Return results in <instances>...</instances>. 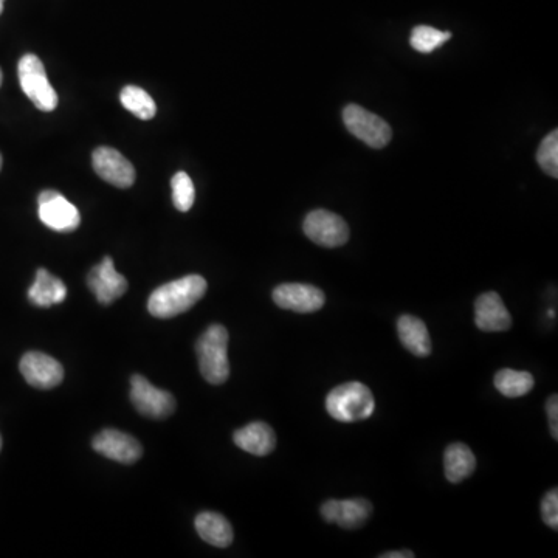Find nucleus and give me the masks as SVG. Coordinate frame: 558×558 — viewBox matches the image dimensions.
I'll use <instances>...</instances> for the list:
<instances>
[{
	"instance_id": "1",
	"label": "nucleus",
	"mask_w": 558,
	"mask_h": 558,
	"mask_svg": "<svg viewBox=\"0 0 558 558\" xmlns=\"http://www.w3.org/2000/svg\"><path fill=\"white\" fill-rule=\"evenodd\" d=\"M208 284L200 275H188L155 289L148 301L149 314L173 318L196 306L207 293Z\"/></svg>"
},
{
	"instance_id": "18",
	"label": "nucleus",
	"mask_w": 558,
	"mask_h": 558,
	"mask_svg": "<svg viewBox=\"0 0 558 558\" xmlns=\"http://www.w3.org/2000/svg\"><path fill=\"white\" fill-rule=\"evenodd\" d=\"M28 298L38 307L61 304L67 298V287L58 276L52 275L45 269H39L36 272L35 283L28 290Z\"/></svg>"
},
{
	"instance_id": "30",
	"label": "nucleus",
	"mask_w": 558,
	"mask_h": 558,
	"mask_svg": "<svg viewBox=\"0 0 558 558\" xmlns=\"http://www.w3.org/2000/svg\"><path fill=\"white\" fill-rule=\"evenodd\" d=\"M0 169H2V155H0Z\"/></svg>"
},
{
	"instance_id": "11",
	"label": "nucleus",
	"mask_w": 558,
	"mask_h": 558,
	"mask_svg": "<svg viewBox=\"0 0 558 558\" xmlns=\"http://www.w3.org/2000/svg\"><path fill=\"white\" fill-rule=\"evenodd\" d=\"M19 368L28 385L38 390H52L64 379L61 363L44 352H27Z\"/></svg>"
},
{
	"instance_id": "25",
	"label": "nucleus",
	"mask_w": 558,
	"mask_h": 558,
	"mask_svg": "<svg viewBox=\"0 0 558 558\" xmlns=\"http://www.w3.org/2000/svg\"><path fill=\"white\" fill-rule=\"evenodd\" d=\"M537 162L548 176L558 177V131H552L541 142L537 152Z\"/></svg>"
},
{
	"instance_id": "17",
	"label": "nucleus",
	"mask_w": 558,
	"mask_h": 558,
	"mask_svg": "<svg viewBox=\"0 0 558 558\" xmlns=\"http://www.w3.org/2000/svg\"><path fill=\"white\" fill-rule=\"evenodd\" d=\"M400 343L416 357H427L431 354V338L427 326L421 318L413 315H402L397 321Z\"/></svg>"
},
{
	"instance_id": "29",
	"label": "nucleus",
	"mask_w": 558,
	"mask_h": 558,
	"mask_svg": "<svg viewBox=\"0 0 558 558\" xmlns=\"http://www.w3.org/2000/svg\"><path fill=\"white\" fill-rule=\"evenodd\" d=\"M4 4L5 0H0V14H2V11H4Z\"/></svg>"
},
{
	"instance_id": "7",
	"label": "nucleus",
	"mask_w": 558,
	"mask_h": 558,
	"mask_svg": "<svg viewBox=\"0 0 558 558\" xmlns=\"http://www.w3.org/2000/svg\"><path fill=\"white\" fill-rule=\"evenodd\" d=\"M38 204L39 219L52 230L70 233L80 227V211L58 191H42L38 197Z\"/></svg>"
},
{
	"instance_id": "14",
	"label": "nucleus",
	"mask_w": 558,
	"mask_h": 558,
	"mask_svg": "<svg viewBox=\"0 0 558 558\" xmlns=\"http://www.w3.org/2000/svg\"><path fill=\"white\" fill-rule=\"evenodd\" d=\"M321 517L328 523L337 524L343 529H359L372 514L368 500H329L321 506Z\"/></svg>"
},
{
	"instance_id": "20",
	"label": "nucleus",
	"mask_w": 558,
	"mask_h": 558,
	"mask_svg": "<svg viewBox=\"0 0 558 558\" xmlns=\"http://www.w3.org/2000/svg\"><path fill=\"white\" fill-rule=\"evenodd\" d=\"M445 476L453 484L469 478L476 469V458L472 450L462 442L448 445L444 455Z\"/></svg>"
},
{
	"instance_id": "19",
	"label": "nucleus",
	"mask_w": 558,
	"mask_h": 558,
	"mask_svg": "<svg viewBox=\"0 0 558 558\" xmlns=\"http://www.w3.org/2000/svg\"><path fill=\"white\" fill-rule=\"evenodd\" d=\"M196 531L202 540L216 548H228L233 543V527L227 518L216 512H202L196 518Z\"/></svg>"
},
{
	"instance_id": "28",
	"label": "nucleus",
	"mask_w": 558,
	"mask_h": 558,
	"mask_svg": "<svg viewBox=\"0 0 558 558\" xmlns=\"http://www.w3.org/2000/svg\"><path fill=\"white\" fill-rule=\"evenodd\" d=\"M414 554L411 551H394L386 552V554L380 555V558H413Z\"/></svg>"
},
{
	"instance_id": "32",
	"label": "nucleus",
	"mask_w": 558,
	"mask_h": 558,
	"mask_svg": "<svg viewBox=\"0 0 558 558\" xmlns=\"http://www.w3.org/2000/svg\"><path fill=\"white\" fill-rule=\"evenodd\" d=\"M0 84H2V72H0Z\"/></svg>"
},
{
	"instance_id": "24",
	"label": "nucleus",
	"mask_w": 558,
	"mask_h": 558,
	"mask_svg": "<svg viewBox=\"0 0 558 558\" xmlns=\"http://www.w3.org/2000/svg\"><path fill=\"white\" fill-rule=\"evenodd\" d=\"M171 186H173L174 207L182 211V213L190 211L193 208L194 199H196V190H194V183L191 177L180 171L171 180Z\"/></svg>"
},
{
	"instance_id": "5",
	"label": "nucleus",
	"mask_w": 558,
	"mask_h": 558,
	"mask_svg": "<svg viewBox=\"0 0 558 558\" xmlns=\"http://www.w3.org/2000/svg\"><path fill=\"white\" fill-rule=\"evenodd\" d=\"M343 120H345L348 131L371 148H385L393 137L390 124L379 115L366 111L365 107L359 106V104L346 106L343 111Z\"/></svg>"
},
{
	"instance_id": "13",
	"label": "nucleus",
	"mask_w": 558,
	"mask_h": 558,
	"mask_svg": "<svg viewBox=\"0 0 558 558\" xmlns=\"http://www.w3.org/2000/svg\"><path fill=\"white\" fill-rule=\"evenodd\" d=\"M87 284L90 290L95 293L98 303L107 304L114 303L118 298L123 297L128 290V281L121 273L115 269L114 261L111 256H106L98 266L90 270L87 276Z\"/></svg>"
},
{
	"instance_id": "6",
	"label": "nucleus",
	"mask_w": 558,
	"mask_h": 558,
	"mask_svg": "<svg viewBox=\"0 0 558 558\" xmlns=\"http://www.w3.org/2000/svg\"><path fill=\"white\" fill-rule=\"evenodd\" d=\"M303 230L310 241L323 247H341L349 239L345 219L328 210L310 211L304 219Z\"/></svg>"
},
{
	"instance_id": "9",
	"label": "nucleus",
	"mask_w": 558,
	"mask_h": 558,
	"mask_svg": "<svg viewBox=\"0 0 558 558\" xmlns=\"http://www.w3.org/2000/svg\"><path fill=\"white\" fill-rule=\"evenodd\" d=\"M273 301L281 309L297 314H314L326 303L323 290L310 284H281L273 290Z\"/></svg>"
},
{
	"instance_id": "23",
	"label": "nucleus",
	"mask_w": 558,
	"mask_h": 558,
	"mask_svg": "<svg viewBox=\"0 0 558 558\" xmlns=\"http://www.w3.org/2000/svg\"><path fill=\"white\" fill-rule=\"evenodd\" d=\"M452 33L450 31L436 30V28L428 27V25H419L411 31L410 44L416 52L428 53L439 49L445 42L450 41Z\"/></svg>"
},
{
	"instance_id": "12",
	"label": "nucleus",
	"mask_w": 558,
	"mask_h": 558,
	"mask_svg": "<svg viewBox=\"0 0 558 558\" xmlns=\"http://www.w3.org/2000/svg\"><path fill=\"white\" fill-rule=\"evenodd\" d=\"M92 160L95 173L111 185L117 188H129L134 185V166L117 149L107 148V146L95 149Z\"/></svg>"
},
{
	"instance_id": "2",
	"label": "nucleus",
	"mask_w": 558,
	"mask_h": 558,
	"mask_svg": "<svg viewBox=\"0 0 558 558\" xmlns=\"http://www.w3.org/2000/svg\"><path fill=\"white\" fill-rule=\"evenodd\" d=\"M197 360L200 374L211 385H222L230 377L228 362V331L221 324H213L197 340Z\"/></svg>"
},
{
	"instance_id": "27",
	"label": "nucleus",
	"mask_w": 558,
	"mask_h": 558,
	"mask_svg": "<svg viewBox=\"0 0 558 558\" xmlns=\"http://www.w3.org/2000/svg\"><path fill=\"white\" fill-rule=\"evenodd\" d=\"M548 411L549 427H551L552 438L558 439V397L557 394L549 397L546 403Z\"/></svg>"
},
{
	"instance_id": "31",
	"label": "nucleus",
	"mask_w": 558,
	"mask_h": 558,
	"mask_svg": "<svg viewBox=\"0 0 558 558\" xmlns=\"http://www.w3.org/2000/svg\"><path fill=\"white\" fill-rule=\"evenodd\" d=\"M0 450H2V438H0Z\"/></svg>"
},
{
	"instance_id": "22",
	"label": "nucleus",
	"mask_w": 558,
	"mask_h": 558,
	"mask_svg": "<svg viewBox=\"0 0 558 558\" xmlns=\"http://www.w3.org/2000/svg\"><path fill=\"white\" fill-rule=\"evenodd\" d=\"M120 101L124 109H128L131 114H134L140 120H151L157 112V107H155L151 95L137 86L124 87L120 93Z\"/></svg>"
},
{
	"instance_id": "26",
	"label": "nucleus",
	"mask_w": 558,
	"mask_h": 558,
	"mask_svg": "<svg viewBox=\"0 0 558 558\" xmlns=\"http://www.w3.org/2000/svg\"><path fill=\"white\" fill-rule=\"evenodd\" d=\"M541 518L552 527L554 531L558 529V492L557 489L549 490L545 498L541 501Z\"/></svg>"
},
{
	"instance_id": "16",
	"label": "nucleus",
	"mask_w": 558,
	"mask_h": 558,
	"mask_svg": "<svg viewBox=\"0 0 558 558\" xmlns=\"http://www.w3.org/2000/svg\"><path fill=\"white\" fill-rule=\"evenodd\" d=\"M233 441L250 455L267 456L275 450L276 434L270 425L264 422H253L235 431Z\"/></svg>"
},
{
	"instance_id": "10",
	"label": "nucleus",
	"mask_w": 558,
	"mask_h": 558,
	"mask_svg": "<svg viewBox=\"0 0 558 558\" xmlns=\"http://www.w3.org/2000/svg\"><path fill=\"white\" fill-rule=\"evenodd\" d=\"M92 447L100 455L126 465L134 464L143 455L142 445L134 436L114 428H107L98 433L93 438Z\"/></svg>"
},
{
	"instance_id": "15",
	"label": "nucleus",
	"mask_w": 558,
	"mask_h": 558,
	"mask_svg": "<svg viewBox=\"0 0 558 558\" xmlns=\"http://www.w3.org/2000/svg\"><path fill=\"white\" fill-rule=\"evenodd\" d=\"M475 324L483 332H504L512 326V315L496 292L479 295L475 303Z\"/></svg>"
},
{
	"instance_id": "8",
	"label": "nucleus",
	"mask_w": 558,
	"mask_h": 558,
	"mask_svg": "<svg viewBox=\"0 0 558 558\" xmlns=\"http://www.w3.org/2000/svg\"><path fill=\"white\" fill-rule=\"evenodd\" d=\"M131 400L138 413L151 419H166L176 410L173 394L155 388L143 376H132Z\"/></svg>"
},
{
	"instance_id": "3",
	"label": "nucleus",
	"mask_w": 558,
	"mask_h": 558,
	"mask_svg": "<svg viewBox=\"0 0 558 558\" xmlns=\"http://www.w3.org/2000/svg\"><path fill=\"white\" fill-rule=\"evenodd\" d=\"M326 410L335 421H365L376 410V400L368 386L360 382H349L337 386L326 397Z\"/></svg>"
},
{
	"instance_id": "21",
	"label": "nucleus",
	"mask_w": 558,
	"mask_h": 558,
	"mask_svg": "<svg viewBox=\"0 0 558 558\" xmlns=\"http://www.w3.org/2000/svg\"><path fill=\"white\" fill-rule=\"evenodd\" d=\"M535 380L531 372L515 371V369H501L496 372L495 386L506 397H521L531 393Z\"/></svg>"
},
{
	"instance_id": "4",
	"label": "nucleus",
	"mask_w": 558,
	"mask_h": 558,
	"mask_svg": "<svg viewBox=\"0 0 558 558\" xmlns=\"http://www.w3.org/2000/svg\"><path fill=\"white\" fill-rule=\"evenodd\" d=\"M19 83L25 95L30 98L31 103L38 107L39 111L52 112L58 106V95L52 84L49 83L44 64L36 55L22 56L19 61Z\"/></svg>"
}]
</instances>
